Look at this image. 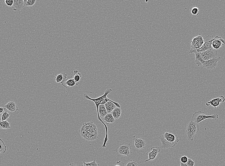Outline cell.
Listing matches in <instances>:
<instances>
[{"instance_id":"19","label":"cell","mask_w":225,"mask_h":166,"mask_svg":"<svg viewBox=\"0 0 225 166\" xmlns=\"http://www.w3.org/2000/svg\"><path fill=\"white\" fill-rule=\"evenodd\" d=\"M68 77L67 74L60 73L58 74L54 78V80L57 83H62L65 81Z\"/></svg>"},{"instance_id":"35","label":"cell","mask_w":225,"mask_h":166,"mask_svg":"<svg viewBox=\"0 0 225 166\" xmlns=\"http://www.w3.org/2000/svg\"><path fill=\"white\" fill-rule=\"evenodd\" d=\"M70 166H77L76 164L70 163Z\"/></svg>"},{"instance_id":"20","label":"cell","mask_w":225,"mask_h":166,"mask_svg":"<svg viewBox=\"0 0 225 166\" xmlns=\"http://www.w3.org/2000/svg\"><path fill=\"white\" fill-rule=\"evenodd\" d=\"M122 111L121 108L116 107L112 112L111 114L115 120H119Z\"/></svg>"},{"instance_id":"5","label":"cell","mask_w":225,"mask_h":166,"mask_svg":"<svg viewBox=\"0 0 225 166\" xmlns=\"http://www.w3.org/2000/svg\"><path fill=\"white\" fill-rule=\"evenodd\" d=\"M131 148L130 144H123L119 145L115 151L119 157L129 156L132 153Z\"/></svg>"},{"instance_id":"26","label":"cell","mask_w":225,"mask_h":166,"mask_svg":"<svg viewBox=\"0 0 225 166\" xmlns=\"http://www.w3.org/2000/svg\"><path fill=\"white\" fill-rule=\"evenodd\" d=\"M82 166H99V164H97L94 160L93 161L89 163H86L83 161Z\"/></svg>"},{"instance_id":"1","label":"cell","mask_w":225,"mask_h":166,"mask_svg":"<svg viewBox=\"0 0 225 166\" xmlns=\"http://www.w3.org/2000/svg\"><path fill=\"white\" fill-rule=\"evenodd\" d=\"M79 132L82 137L88 141L94 140L98 137L97 127L92 122L83 124Z\"/></svg>"},{"instance_id":"27","label":"cell","mask_w":225,"mask_h":166,"mask_svg":"<svg viewBox=\"0 0 225 166\" xmlns=\"http://www.w3.org/2000/svg\"><path fill=\"white\" fill-rule=\"evenodd\" d=\"M10 114L7 111H5L1 116V121H6L9 118Z\"/></svg>"},{"instance_id":"9","label":"cell","mask_w":225,"mask_h":166,"mask_svg":"<svg viewBox=\"0 0 225 166\" xmlns=\"http://www.w3.org/2000/svg\"><path fill=\"white\" fill-rule=\"evenodd\" d=\"M220 59V57H219L204 61L202 66L207 69H214L217 66L218 62Z\"/></svg>"},{"instance_id":"32","label":"cell","mask_w":225,"mask_h":166,"mask_svg":"<svg viewBox=\"0 0 225 166\" xmlns=\"http://www.w3.org/2000/svg\"><path fill=\"white\" fill-rule=\"evenodd\" d=\"M125 164L121 161L117 162L115 166H125Z\"/></svg>"},{"instance_id":"13","label":"cell","mask_w":225,"mask_h":166,"mask_svg":"<svg viewBox=\"0 0 225 166\" xmlns=\"http://www.w3.org/2000/svg\"><path fill=\"white\" fill-rule=\"evenodd\" d=\"M225 44V40L219 36H216L212 40L211 46L215 49H218Z\"/></svg>"},{"instance_id":"3","label":"cell","mask_w":225,"mask_h":166,"mask_svg":"<svg viewBox=\"0 0 225 166\" xmlns=\"http://www.w3.org/2000/svg\"><path fill=\"white\" fill-rule=\"evenodd\" d=\"M199 124L192 121L188 123L186 128V135L188 140L193 141L195 136L199 132Z\"/></svg>"},{"instance_id":"10","label":"cell","mask_w":225,"mask_h":166,"mask_svg":"<svg viewBox=\"0 0 225 166\" xmlns=\"http://www.w3.org/2000/svg\"><path fill=\"white\" fill-rule=\"evenodd\" d=\"M133 138L132 143L135 148L141 149L145 148L146 143L144 139L136 136H134Z\"/></svg>"},{"instance_id":"8","label":"cell","mask_w":225,"mask_h":166,"mask_svg":"<svg viewBox=\"0 0 225 166\" xmlns=\"http://www.w3.org/2000/svg\"><path fill=\"white\" fill-rule=\"evenodd\" d=\"M204 40L203 37L199 35L197 37L193 38L191 42V50L197 49L200 48L203 45Z\"/></svg>"},{"instance_id":"18","label":"cell","mask_w":225,"mask_h":166,"mask_svg":"<svg viewBox=\"0 0 225 166\" xmlns=\"http://www.w3.org/2000/svg\"><path fill=\"white\" fill-rule=\"evenodd\" d=\"M103 120L104 123L107 125L109 124L114 123L116 121L111 113H108L104 118Z\"/></svg>"},{"instance_id":"17","label":"cell","mask_w":225,"mask_h":166,"mask_svg":"<svg viewBox=\"0 0 225 166\" xmlns=\"http://www.w3.org/2000/svg\"><path fill=\"white\" fill-rule=\"evenodd\" d=\"M8 111L11 113H16L18 111V106L15 103L11 101L8 103L4 106Z\"/></svg>"},{"instance_id":"22","label":"cell","mask_w":225,"mask_h":166,"mask_svg":"<svg viewBox=\"0 0 225 166\" xmlns=\"http://www.w3.org/2000/svg\"><path fill=\"white\" fill-rule=\"evenodd\" d=\"M0 128L3 129H11L10 123L6 121H1L0 123Z\"/></svg>"},{"instance_id":"28","label":"cell","mask_w":225,"mask_h":166,"mask_svg":"<svg viewBox=\"0 0 225 166\" xmlns=\"http://www.w3.org/2000/svg\"><path fill=\"white\" fill-rule=\"evenodd\" d=\"M125 166H139V164L136 161L130 160L125 164Z\"/></svg>"},{"instance_id":"12","label":"cell","mask_w":225,"mask_h":166,"mask_svg":"<svg viewBox=\"0 0 225 166\" xmlns=\"http://www.w3.org/2000/svg\"><path fill=\"white\" fill-rule=\"evenodd\" d=\"M152 151H149L146 153L148 156V159L145 162L153 160L156 159L158 153L161 151V149L159 147H153L151 148Z\"/></svg>"},{"instance_id":"33","label":"cell","mask_w":225,"mask_h":166,"mask_svg":"<svg viewBox=\"0 0 225 166\" xmlns=\"http://www.w3.org/2000/svg\"><path fill=\"white\" fill-rule=\"evenodd\" d=\"M6 109L5 107H1L0 108V113H3L5 112L4 111Z\"/></svg>"},{"instance_id":"31","label":"cell","mask_w":225,"mask_h":166,"mask_svg":"<svg viewBox=\"0 0 225 166\" xmlns=\"http://www.w3.org/2000/svg\"><path fill=\"white\" fill-rule=\"evenodd\" d=\"M186 164L188 166H194L195 164V162L194 160L190 158H189L188 161Z\"/></svg>"},{"instance_id":"29","label":"cell","mask_w":225,"mask_h":166,"mask_svg":"<svg viewBox=\"0 0 225 166\" xmlns=\"http://www.w3.org/2000/svg\"><path fill=\"white\" fill-rule=\"evenodd\" d=\"M188 158L186 156H183L180 158V162L183 164H186L188 160Z\"/></svg>"},{"instance_id":"34","label":"cell","mask_w":225,"mask_h":166,"mask_svg":"<svg viewBox=\"0 0 225 166\" xmlns=\"http://www.w3.org/2000/svg\"><path fill=\"white\" fill-rule=\"evenodd\" d=\"M180 166H188L186 164H183L181 162L180 163Z\"/></svg>"},{"instance_id":"2","label":"cell","mask_w":225,"mask_h":166,"mask_svg":"<svg viewBox=\"0 0 225 166\" xmlns=\"http://www.w3.org/2000/svg\"><path fill=\"white\" fill-rule=\"evenodd\" d=\"M162 143L161 148L164 149L169 148L176 146L179 142L177 135L166 132L159 137Z\"/></svg>"},{"instance_id":"14","label":"cell","mask_w":225,"mask_h":166,"mask_svg":"<svg viewBox=\"0 0 225 166\" xmlns=\"http://www.w3.org/2000/svg\"><path fill=\"white\" fill-rule=\"evenodd\" d=\"M105 105L108 113H111L116 109V107L120 108L121 107L119 104L113 101L108 102L105 104Z\"/></svg>"},{"instance_id":"7","label":"cell","mask_w":225,"mask_h":166,"mask_svg":"<svg viewBox=\"0 0 225 166\" xmlns=\"http://www.w3.org/2000/svg\"><path fill=\"white\" fill-rule=\"evenodd\" d=\"M199 53L202 59L204 61L218 57V52L212 48L203 52Z\"/></svg>"},{"instance_id":"21","label":"cell","mask_w":225,"mask_h":166,"mask_svg":"<svg viewBox=\"0 0 225 166\" xmlns=\"http://www.w3.org/2000/svg\"><path fill=\"white\" fill-rule=\"evenodd\" d=\"M74 77H73L77 85L79 84V82L81 80L82 76L81 73H80L78 70H74Z\"/></svg>"},{"instance_id":"25","label":"cell","mask_w":225,"mask_h":166,"mask_svg":"<svg viewBox=\"0 0 225 166\" xmlns=\"http://www.w3.org/2000/svg\"><path fill=\"white\" fill-rule=\"evenodd\" d=\"M24 6H34L35 4L36 0H23Z\"/></svg>"},{"instance_id":"30","label":"cell","mask_w":225,"mask_h":166,"mask_svg":"<svg viewBox=\"0 0 225 166\" xmlns=\"http://www.w3.org/2000/svg\"><path fill=\"white\" fill-rule=\"evenodd\" d=\"M4 2L7 6H12L14 3L13 0H6L4 1Z\"/></svg>"},{"instance_id":"4","label":"cell","mask_w":225,"mask_h":166,"mask_svg":"<svg viewBox=\"0 0 225 166\" xmlns=\"http://www.w3.org/2000/svg\"><path fill=\"white\" fill-rule=\"evenodd\" d=\"M219 116L216 113L207 115L205 113L199 111L195 112L193 114L191 121L199 124L200 122L207 119H212L214 120H216L219 119Z\"/></svg>"},{"instance_id":"6","label":"cell","mask_w":225,"mask_h":166,"mask_svg":"<svg viewBox=\"0 0 225 166\" xmlns=\"http://www.w3.org/2000/svg\"><path fill=\"white\" fill-rule=\"evenodd\" d=\"M112 91V89H108L105 91V93L103 95L95 99L91 98L87 94H85L84 95V98L85 99L88 100L92 101L94 102L96 106L97 112L99 105H101L102 102L104 99L107 98V95L110 93Z\"/></svg>"},{"instance_id":"11","label":"cell","mask_w":225,"mask_h":166,"mask_svg":"<svg viewBox=\"0 0 225 166\" xmlns=\"http://www.w3.org/2000/svg\"><path fill=\"white\" fill-rule=\"evenodd\" d=\"M225 101V98L224 96H221L218 97L216 98L211 99L210 101L207 102L206 104L207 106H209L211 105L213 106L215 109L216 108L219 106H220V104L221 103H223Z\"/></svg>"},{"instance_id":"15","label":"cell","mask_w":225,"mask_h":166,"mask_svg":"<svg viewBox=\"0 0 225 166\" xmlns=\"http://www.w3.org/2000/svg\"><path fill=\"white\" fill-rule=\"evenodd\" d=\"M62 85L66 88L72 87L77 85L75 81L72 77H68V78L64 82L61 83Z\"/></svg>"},{"instance_id":"24","label":"cell","mask_w":225,"mask_h":166,"mask_svg":"<svg viewBox=\"0 0 225 166\" xmlns=\"http://www.w3.org/2000/svg\"><path fill=\"white\" fill-rule=\"evenodd\" d=\"M0 153L4 154L6 151V147L1 138L0 139Z\"/></svg>"},{"instance_id":"23","label":"cell","mask_w":225,"mask_h":166,"mask_svg":"<svg viewBox=\"0 0 225 166\" xmlns=\"http://www.w3.org/2000/svg\"><path fill=\"white\" fill-rule=\"evenodd\" d=\"M190 10L191 15L194 16L195 17H196L199 14V9L197 7L194 6L191 7Z\"/></svg>"},{"instance_id":"16","label":"cell","mask_w":225,"mask_h":166,"mask_svg":"<svg viewBox=\"0 0 225 166\" xmlns=\"http://www.w3.org/2000/svg\"><path fill=\"white\" fill-rule=\"evenodd\" d=\"M12 6L13 10L20 11L25 6L23 0H14Z\"/></svg>"}]
</instances>
